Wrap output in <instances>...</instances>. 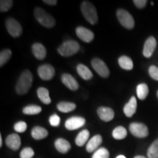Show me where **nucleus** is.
<instances>
[{"mask_svg": "<svg viewBox=\"0 0 158 158\" xmlns=\"http://www.w3.org/2000/svg\"><path fill=\"white\" fill-rule=\"evenodd\" d=\"M33 81V76L30 71L26 70L20 76L18 81L15 91L19 94H24L28 92Z\"/></svg>", "mask_w": 158, "mask_h": 158, "instance_id": "1", "label": "nucleus"}, {"mask_svg": "<svg viewBox=\"0 0 158 158\" xmlns=\"http://www.w3.org/2000/svg\"><path fill=\"white\" fill-rule=\"evenodd\" d=\"M81 13L85 19L91 24H96L98 21V15L94 6L88 1L83 2L81 5Z\"/></svg>", "mask_w": 158, "mask_h": 158, "instance_id": "2", "label": "nucleus"}, {"mask_svg": "<svg viewBox=\"0 0 158 158\" xmlns=\"http://www.w3.org/2000/svg\"><path fill=\"white\" fill-rule=\"evenodd\" d=\"M34 14L35 19L38 22L46 28H52L54 27L56 21L52 15L48 14L47 12L40 7H36L35 9Z\"/></svg>", "mask_w": 158, "mask_h": 158, "instance_id": "3", "label": "nucleus"}, {"mask_svg": "<svg viewBox=\"0 0 158 158\" xmlns=\"http://www.w3.org/2000/svg\"><path fill=\"white\" fill-rule=\"evenodd\" d=\"M80 45L75 40H67L58 48L59 54L62 56H70L79 51Z\"/></svg>", "mask_w": 158, "mask_h": 158, "instance_id": "4", "label": "nucleus"}, {"mask_svg": "<svg viewBox=\"0 0 158 158\" xmlns=\"http://www.w3.org/2000/svg\"><path fill=\"white\" fill-rule=\"evenodd\" d=\"M116 16L119 23L123 26L124 28L131 29L134 27L135 21L133 16L130 15L129 12L123 9H118L116 12Z\"/></svg>", "mask_w": 158, "mask_h": 158, "instance_id": "5", "label": "nucleus"}, {"mask_svg": "<svg viewBox=\"0 0 158 158\" xmlns=\"http://www.w3.org/2000/svg\"><path fill=\"white\" fill-rule=\"evenodd\" d=\"M130 132L137 138H145L149 135V130L146 124L138 122H133L130 124Z\"/></svg>", "mask_w": 158, "mask_h": 158, "instance_id": "6", "label": "nucleus"}, {"mask_svg": "<svg viewBox=\"0 0 158 158\" xmlns=\"http://www.w3.org/2000/svg\"><path fill=\"white\" fill-rule=\"evenodd\" d=\"M6 28L9 34L13 37H18L22 33V27L16 20L13 18H9L6 21Z\"/></svg>", "mask_w": 158, "mask_h": 158, "instance_id": "7", "label": "nucleus"}, {"mask_svg": "<svg viewBox=\"0 0 158 158\" xmlns=\"http://www.w3.org/2000/svg\"><path fill=\"white\" fill-rule=\"evenodd\" d=\"M92 66L97 73L102 78H108L110 75L109 69L103 61L98 58H94L92 60Z\"/></svg>", "mask_w": 158, "mask_h": 158, "instance_id": "8", "label": "nucleus"}, {"mask_svg": "<svg viewBox=\"0 0 158 158\" xmlns=\"http://www.w3.org/2000/svg\"><path fill=\"white\" fill-rule=\"evenodd\" d=\"M37 73L42 80L49 81L54 78L55 70L52 65L45 64L39 67L37 69Z\"/></svg>", "mask_w": 158, "mask_h": 158, "instance_id": "9", "label": "nucleus"}, {"mask_svg": "<svg viewBox=\"0 0 158 158\" xmlns=\"http://www.w3.org/2000/svg\"><path fill=\"white\" fill-rule=\"evenodd\" d=\"M86 123V119L81 116H73L65 122V127L69 130H75L83 127Z\"/></svg>", "mask_w": 158, "mask_h": 158, "instance_id": "10", "label": "nucleus"}, {"mask_svg": "<svg viewBox=\"0 0 158 158\" xmlns=\"http://www.w3.org/2000/svg\"><path fill=\"white\" fill-rule=\"evenodd\" d=\"M76 35L79 38L85 43H91L94 39V33L89 29L83 27H78L76 29Z\"/></svg>", "mask_w": 158, "mask_h": 158, "instance_id": "11", "label": "nucleus"}, {"mask_svg": "<svg viewBox=\"0 0 158 158\" xmlns=\"http://www.w3.org/2000/svg\"><path fill=\"white\" fill-rule=\"evenodd\" d=\"M157 47V41L154 37H149L144 43L143 54L147 58H149L155 51Z\"/></svg>", "mask_w": 158, "mask_h": 158, "instance_id": "12", "label": "nucleus"}, {"mask_svg": "<svg viewBox=\"0 0 158 158\" xmlns=\"http://www.w3.org/2000/svg\"><path fill=\"white\" fill-rule=\"evenodd\" d=\"M5 143L7 147H9L12 150L16 151L21 147V140L18 134L13 133L7 136L5 140Z\"/></svg>", "mask_w": 158, "mask_h": 158, "instance_id": "13", "label": "nucleus"}, {"mask_svg": "<svg viewBox=\"0 0 158 158\" xmlns=\"http://www.w3.org/2000/svg\"><path fill=\"white\" fill-rule=\"evenodd\" d=\"M98 114L102 121L110 122L114 117L113 109L108 107H100L98 109Z\"/></svg>", "mask_w": 158, "mask_h": 158, "instance_id": "14", "label": "nucleus"}, {"mask_svg": "<svg viewBox=\"0 0 158 158\" xmlns=\"http://www.w3.org/2000/svg\"><path fill=\"white\" fill-rule=\"evenodd\" d=\"M62 81L65 86L72 91H76L78 89L79 85L77 81L71 75L64 73L62 76Z\"/></svg>", "mask_w": 158, "mask_h": 158, "instance_id": "15", "label": "nucleus"}, {"mask_svg": "<svg viewBox=\"0 0 158 158\" xmlns=\"http://www.w3.org/2000/svg\"><path fill=\"white\" fill-rule=\"evenodd\" d=\"M31 50L34 56L39 60H43L46 56V49L41 43H36L33 44L31 46Z\"/></svg>", "mask_w": 158, "mask_h": 158, "instance_id": "16", "label": "nucleus"}, {"mask_svg": "<svg viewBox=\"0 0 158 158\" xmlns=\"http://www.w3.org/2000/svg\"><path fill=\"white\" fill-rule=\"evenodd\" d=\"M137 108V100L135 97H132L129 102L124 106V113L127 117H131L135 113Z\"/></svg>", "mask_w": 158, "mask_h": 158, "instance_id": "17", "label": "nucleus"}, {"mask_svg": "<svg viewBox=\"0 0 158 158\" xmlns=\"http://www.w3.org/2000/svg\"><path fill=\"white\" fill-rule=\"evenodd\" d=\"M102 138L101 135H97L93 136L86 144V151L88 152H92L95 151L99 147V146L102 143Z\"/></svg>", "mask_w": 158, "mask_h": 158, "instance_id": "18", "label": "nucleus"}, {"mask_svg": "<svg viewBox=\"0 0 158 158\" xmlns=\"http://www.w3.org/2000/svg\"><path fill=\"white\" fill-rule=\"evenodd\" d=\"M54 146L59 152L62 154L68 152L71 148V145L70 143H69V141L64 139V138H58V139L55 141Z\"/></svg>", "mask_w": 158, "mask_h": 158, "instance_id": "19", "label": "nucleus"}, {"mask_svg": "<svg viewBox=\"0 0 158 158\" xmlns=\"http://www.w3.org/2000/svg\"><path fill=\"white\" fill-rule=\"evenodd\" d=\"M31 135L35 140H41L45 138L48 135V130L40 126H36L31 130Z\"/></svg>", "mask_w": 158, "mask_h": 158, "instance_id": "20", "label": "nucleus"}, {"mask_svg": "<svg viewBox=\"0 0 158 158\" xmlns=\"http://www.w3.org/2000/svg\"><path fill=\"white\" fill-rule=\"evenodd\" d=\"M77 72L79 76L84 80H89L93 76V74L89 69L83 64H79L77 66Z\"/></svg>", "mask_w": 158, "mask_h": 158, "instance_id": "21", "label": "nucleus"}, {"mask_svg": "<svg viewBox=\"0 0 158 158\" xmlns=\"http://www.w3.org/2000/svg\"><path fill=\"white\" fill-rule=\"evenodd\" d=\"M37 96L41 102H43L44 104L48 105L51 102V100L50 96H49V92L46 88L44 87H40L37 90Z\"/></svg>", "mask_w": 158, "mask_h": 158, "instance_id": "22", "label": "nucleus"}, {"mask_svg": "<svg viewBox=\"0 0 158 158\" xmlns=\"http://www.w3.org/2000/svg\"><path fill=\"white\" fill-rule=\"evenodd\" d=\"M118 64L122 69L130 70L133 68V62L132 59L127 56H122L118 58Z\"/></svg>", "mask_w": 158, "mask_h": 158, "instance_id": "23", "label": "nucleus"}, {"mask_svg": "<svg viewBox=\"0 0 158 158\" xmlns=\"http://www.w3.org/2000/svg\"><path fill=\"white\" fill-rule=\"evenodd\" d=\"M76 106L73 102H60L57 105V109L62 113H69L76 109Z\"/></svg>", "mask_w": 158, "mask_h": 158, "instance_id": "24", "label": "nucleus"}, {"mask_svg": "<svg viewBox=\"0 0 158 158\" xmlns=\"http://www.w3.org/2000/svg\"><path fill=\"white\" fill-rule=\"evenodd\" d=\"M89 137V130H84L81 131L76 138V145L78 146V147L84 146L85 143L87 141Z\"/></svg>", "mask_w": 158, "mask_h": 158, "instance_id": "25", "label": "nucleus"}, {"mask_svg": "<svg viewBox=\"0 0 158 158\" xmlns=\"http://www.w3.org/2000/svg\"><path fill=\"white\" fill-rule=\"evenodd\" d=\"M136 93L140 100H145L149 94V88L146 84H141L138 85L136 88Z\"/></svg>", "mask_w": 158, "mask_h": 158, "instance_id": "26", "label": "nucleus"}, {"mask_svg": "<svg viewBox=\"0 0 158 158\" xmlns=\"http://www.w3.org/2000/svg\"><path fill=\"white\" fill-rule=\"evenodd\" d=\"M127 135V132L125 128L122 126H118L113 130L112 135L116 140H122Z\"/></svg>", "mask_w": 158, "mask_h": 158, "instance_id": "27", "label": "nucleus"}, {"mask_svg": "<svg viewBox=\"0 0 158 158\" xmlns=\"http://www.w3.org/2000/svg\"><path fill=\"white\" fill-rule=\"evenodd\" d=\"M42 111V108L40 106H35V105H31V106H26L23 108V113L27 115H36Z\"/></svg>", "mask_w": 158, "mask_h": 158, "instance_id": "28", "label": "nucleus"}, {"mask_svg": "<svg viewBox=\"0 0 158 158\" xmlns=\"http://www.w3.org/2000/svg\"><path fill=\"white\" fill-rule=\"evenodd\" d=\"M148 158H158V139L152 143L147 152Z\"/></svg>", "mask_w": 158, "mask_h": 158, "instance_id": "29", "label": "nucleus"}, {"mask_svg": "<svg viewBox=\"0 0 158 158\" xmlns=\"http://www.w3.org/2000/svg\"><path fill=\"white\" fill-rule=\"evenodd\" d=\"M12 52L10 49H5L1 51L0 53V66L2 67L4 64L7 63V61L10 59Z\"/></svg>", "mask_w": 158, "mask_h": 158, "instance_id": "30", "label": "nucleus"}, {"mask_svg": "<svg viewBox=\"0 0 158 158\" xmlns=\"http://www.w3.org/2000/svg\"><path fill=\"white\" fill-rule=\"evenodd\" d=\"M92 158H109V152L106 148H100L93 154Z\"/></svg>", "mask_w": 158, "mask_h": 158, "instance_id": "31", "label": "nucleus"}, {"mask_svg": "<svg viewBox=\"0 0 158 158\" xmlns=\"http://www.w3.org/2000/svg\"><path fill=\"white\" fill-rule=\"evenodd\" d=\"M13 2L12 0H2L0 2V10L1 12L8 11L13 6Z\"/></svg>", "mask_w": 158, "mask_h": 158, "instance_id": "32", "label": "nucleus"}, {"mask_svg": "<svg viewBox=\"0 0 158 158\" xmlns=\"http://www.w3.org/2000/svg\"><path fill=\"white\" fill-rule=\"evenodd\" d=\"M35 152L30 147H27L22 149V151L20 153V157L21 158H31L34 156Z\"/></svg>", "mask_w": 158, "mask_h": 158, "instance_id": "33", "label": "nucleus"}, {"mask_svg": "<svg viewBox=\"0 0 158 158\" xmlns=\"http://www.w3.org/2000/svg\"><path fill=\"white\" fill-rule=\"evenodd\" d=\"M27 129V124L24 122H19L15 124L14 130L18 133H24Z\"/></svg>", "mask_w": 158, "mask_h": 158, "instance_id": "34", "label": "nucleus"}, {"mask_svg": "<svg viewBox=\"0 0 158 158\" xmlns=\"http://www.w3.org/2000/svg\"><path fill=\"white\" fill-rule=\"evenodd\" d=\"M149 74L151 76L152 78L154 80L158 81V68L155 66V65H152L149 68Z\"/></svg>", "mask_w": 158, "mask_h": 158, "instance_id": "35", "label": "nucleus"}, {"mask_svg": "<svg viewBox=\"0 0 158 158\" xmlns=\"http://www.w3.org/2000/svg\"><path fill=\"white\" fill-rule=\"evenodd\" d=\"M49 122H50L51 125L53 126V127H58L59 124H60V118L56 114H53L49 118Z\"/></svg>", "mask_w": 158, "mask_h": 158, "instance_id": "36", "label": "nucleus"}, {"mask_svg": "<svg viewBox=\"0 0 158 158\" xmlns=\"http://www.w3.org/2000/svg\"><path fill=\"white\" fill-rule=\"evenodd\" d=\"M133 3L138 8H143L146 5H147V0H134Z\"/></svg>", "mask_w": 158, "mask_h": 158, "instance_id": "37", "label": "nucleus"}, {"mask_svg": "<svg viewBox=\"0 0 158 158\" xmlns=\"http://www.w3.org/2000/svg\"><path fill=\"white\" fill-rule=\"evenodd\" d=\"M43 2L49 5H56L57 4L56 0H44Z\"/></svg>", "mask_w": 158, "mask_h": 158, "instance_id": "38", "label": "nucleus"}, {"mask_svg": "<svg viewBox=\"0 0 158 158\" xmlns=\"http://www.w3.org/2000/svg\"><path fill=\"white\" fill-rule=\"evenodd\" d=\"M2 135H0V147H2Z\"/></svg>", "mask_w": 158, "mask_h": 158, "instance_id": "39", "label": "nucleus"}, {"mask_svg": "<svg viewBox=\"0 0 158 158\" xmlns=\"http://www.w3.org/2000/svg\"><path fill=\"white\" fill-rule=\"evenodd\" d=\"M134 158H147L146 157H144V156H141V155H138V156H135Z\"/></svg>", "mask_w": 158, "mask_h": 158, "instance_id": "40", "label": "nucleus"}, {"mask_svg": "<svg viewBox=\"0 0 158 158\" xmlns=\"http://www.w3.org/2000/svg\"><path fill=\"white\" fill-rule=\"evenodd\" d=\"M116 158H126V157H125V156H124V155H118Z\"/></svg>", "mask_w": 158, "mask_h": 158, "instance_id": "41", "label": "nucleus"}, {"mask_svg": "<svg viewBox=\"0 0 158 158\" xmlns=\"http://www.w3.org/2000/svg\"><path fill=\"white\" fill-rule=\"evenodd\" d=\"M151 5H154V2H151Z\"/></svg>", "mask_w": 158, "mask_h": 158, "instance_id": "42", "label": "nucleus"}, {"mask_svg": "<svg viewBox=\"0 0 158 158\" xmlns=\"http://www.w3.org/2000/svg\"><path fill=\"white\" fill-rule=\"evenodd\" d=\"M157 98H158V91H157Z\"/></svg>", "mask_w": 158, "mask_h": 158, "instance_id": "43", "label": "nucleus"}]
</instances>
